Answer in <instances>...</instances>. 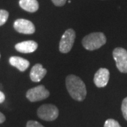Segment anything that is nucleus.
Instances as JSON below:
<instances>
[{"label":"nucleus","instance_id":"nucleus-11","mask_svg":"<svg viewBox=\"0 0 127 127\" xmlns=\"http://www.w3.org/2000/svg\"><path fill=\"white\" fill-rule=\"evenodd\" d=\"M10 64L13 67L17 68L21 72H24L28 68L30 65V62L26 59H23L19 56H12L9 59Z\"/></svg>","mask_w":127,"mask_h":127},{"label":"nucleus","instance_id":"nucleus-8","mask_svg":"<svg viewBox=\"0 0 127 127\" xmlns=\"http://www.w3.org/2000/svg\"><path fill=\"white\" fill-rule=\"evenodd\" d=\"M109 78H110L109 70L106 68H101L96 72L93 81L97 88H104L107 85Z\"/></svg>","mask_w":127,"mask_h":127},{"label":"nucleus","instance_id":"nucleus-14","mask_svg":"<svg viewBox=\"0 0 127 127\" xmlns=\"http://www.w3.org/2000/svg\"><path fill=\"white\" fill-rule=\"evenodd\" d=\"M104 127H121L118 121L113 119H108L104 123Z\"/></svg>","mask_w":127,"mask_h":127},{"label":"nucleus","instance_id":"nucleus-9","mask_svg":"<svg viewBox=\"0 0 127 127\" xmlns=\"http://www.w3.org/2000/svg\"><path fill=\"white\" fill-rule=\"evenodd\" d=\"M38 47V44L34 40H26L22 41L15 45V49L17 51L23 53V54H30L35 51Z\"/></svg>","mask_w":127,"mask_h":127},{"label":"nucleus","instance_id":"nucleus-12","mask_svg":"<svg viewBox=\"0 0 127 127\" xmlns=\"http://www.w3.org/2000/svg\"><path fill=\"white\" fill-rule=\"evenodd\" d=\"M19 5L22 9L29 12H35L39 8L37 0H19Z\"/></svg>","mask_w":127,"mask_h":127},{"label":"nucleus","instance_id":"nucleus-7","mask_svg":"<svg viewBox=\"0 0 127 127\" xmlns=\"http://www.w3.org/2000/svg\"><path fill=\"white\" fill-rule=\"evenodd\" d=\"M13 27L17 32L22 33V34L31 35L35 31L34 24L31 21L22 18L16 20L13 24Z\"/></svg>","mask_w":127,"mask_h":127},{"label":"nucleus","instance_id":"nucleus-17","mask_svg":"<svg viewBox=\"0 0 127 127\" xmlns=\"http://www.w3.org/2000/svg\"><path fill=\"white\" fill-rule=\"evenodd\" d=\"M52 2L57 7H62L65 4L67 0H51Z\"/></svg>","mask_w":127,"mask_h":127},{"label":"nucleus","instance_id":"nucleus-13","mask_svg":"<svg viewBox=\"0 0 127 127\" xmlns=\"http://www.w3.org/2000/svg\"><path fill=\"white\" fill-rule=\"evenodd\" d=\"M8 15L9 13L7 11L0 9V26H2L7 22V18H8Z\"/></svg>","mask_w":127,"mask_h":127},{"label":"nucleus","instance_id":"nucleus-15","mask_svg":"<svg viewBox=\"0 0 127 127\" xmlns=\"http://www.w3.org/2000/svg\"><path fill=\"white\" fill-rule=\"evenodd\" d=\"M121 111H122V115L124 118L127 121V96L124 99L121 104Z\"/></svg>","mask_w":127,"mask_h":127},{"label":"nucleus","instance_id":"nucleus-5","mask_svg":"<svg viewBox=\"0 0 127 127\" xmlns=\"http://www.w3.org/2000/svg\"><path fill=\"white\" fill-rule=\"evenodd\" d=\"M112 55L118 70L124 73H127V50L124 48L117 47L113 50Z\"/></svg>","mask_w":127,"mask_h":127},{"label":"nucleus","instance_id":"nucleus-20","mask_svg":"<svg viewBox=\"0 0 127 127\" xmlns=\"http://www.w3.org/2000/svg\"><path fill=\"white\" fill-rule=\"evenodd\" d=\"M0 57H1V55H0Z\"/></svg>","mask_w":127,"mask_h":127},{"label":"nucleus","instance_id":"nucleus-1","mask_svg":"<svg viewBox=\"0 0 127 127\" xmlns=\"http://www.w3.org/2000/svg\"><path fill=\"white\" fill-rule=\"evenodd\" d=\"M66 88L71 97L76 101H82L87 96V89L83 81L78 76L70 74L65 80Z\"/></svg>","mask_w":127,"mask_h":127},{"label":"nucleus","instance_id":"nucleus-4","mask_svg":"<svg viewBox=\"0 0 127 127\" xmlns=\"http://www.w3.org/2000/svg\"><path fill=\"white\" fill-rule=\"evenodd\" d=\"M75 32L73 29H68L63 34L61 40L60 41L59 49L63 54L68 53L72 49L75 40Z\"/></svg>","mask_w":127,"mask_h":127},{"label":"nucleus","instance_id":"nucleus-19","mask_svg":"<svg viewBox=\"0 0 127 127\" xmlns=\"http://www.w3.org/2000/svg\"><path fill=\"white\" fill-rule=\"evenodd\" d=\"M5 120H6V118H5V116L2 114V112H0V124L3 123Z\"/></svg>","mask_w":127,"mask_h":127},{"label":"nucleus","instance_id":"nucleus-16","mask_svg":"<svg viewBox=\"0 0 127 127\" xmlns=\"http://www.w3.org/2000/svg\"><path fill=\"white\" fill-rule=\"evenodd\" d=\"M27 127H44V126L35 121H29L27 123Z\"/></svg>","mask_w":127,"mask_h":127},{"label":"nucleus","instance_id":"nucleus-2","mask_svg":"<svg viewBox=\"0 0 127 127\" xmlns=\"http://www.w3.org/2000/svg\"><path fill=\"white\" fill-rule=\"evenodd\" d=\"M106 38L102 32H93L87 35L82 40L83 46L88 50H95L105 45Z\"/></svg>","mask_w":127,"mask_h":127},{"label":"nucleus","instance_id":"nucleus-6","mask_svg":"<svg viewBox=\"0 0 127 127\" xmlns=\"http://www.w3.org/2000/svg\"><path fill=\"white\" fill-rule=\"evenodd\" d=\"M50 96V92L45 88L44 85H39L36 87L31 88L27 92L26 96L30 101L35 102V101H42L46 99Z\"/></svg>","mask_w":127,"mask_h":127},{"label":"nucleus","instance_id":"nucleus-10","mask_svg":"<svg viewBox=\"0 0 127 127\" xmlns=\"http://www.w3.org/2000/svg\"><path fill=\"white\" fill-rule=\"evenodd\" d=\"M47 73V70L43 68V66L40 64H36L32 68L30 72V78L32 81L35 83H38L45 77Z\"/></svg>","mask_w":127,"mask_h":127},{"label":"nucleus","instance_id":"nucleus-18","mask_svg":"<svg viewBox=\"0 0 127 127\" xmlns=\"http://www.w3.org/2000/svg\"><path fill=\"white\" fill-rule=\"evenodd\" d=\"M5 101V94L0 91V104L2 103Z\"/></svg>","mask_w":127,"mask_h":127},{"label":"nucleus","instance_id":"nucleus-3","mask_svg":"<svg viewBox=\"0 0 127 127\" xmlns=\"http://www.w3.org/2000/svg\"><path fill=\"white\" fill-rule=\"evenodd\" d=\"M37 116L41 120L52 121L56 120L59 116V110L52 104H44L37 110Z\"/></svg>","mask_w":127,"mask_h":127}]
</instances>
